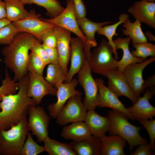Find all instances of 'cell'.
Segmentation results:
<instances>
[{
    "mask_svg": "<svg viewBox=\"0 0 155 155\" xmlns=\"http://www.w3.org/2000/svg\"><path fill=\"white\" fill-rule=\"evenodd\" d=\"M135 50L131 52L134 56L145 60L148 56L155 57V45L148 42L133 45Z\"/></svg>",
    "mask_w": 155,
    "mask_h": 155,
    "instance_id": "cell-33",
    "label": "cell"
},
{
    "mask_svg": "<svg viewBox=\"0 0 155 155\" xmlns=\"http://www.w3.org/2000/svg\"><path fill=\"white\" fill-rule=\"evenodd\" d=\"M92 134L84 121L72 122L63 127L61 135L63 138L71 139L74 142L81 141L90 137Z\"/></svg>",
    "mask_w": 155,
    "mask_h": 155,
    "instance_id": "cell-24",
    "label": "cell"
},
{
    "mask_svg": "<svg viewBox=\"0 0 155 155\" xmlns=\"http://www.w3.org/2000/svg\"><path fill=\"white\" fill-rule=\"evenodd\" d=\"M69 144L78 155H100V139L93 135L81 141L71 142Z\"/></svg>",
    "mask_w": 155,
    "mask_h": 155,
    "instance_id": "cell-23",
    "label": "cell"
},
{
    "mask_svg": "<svg viewBox=\"0 0 155 155\" xmlns=\"http://www.w3.org/2000/svg\"><path fill=\"white\" fill-rule=\"evenodd\" d=\"M71 65L65 81L67 82L73 79L75 74L83 67L86 59L84 44L78 37L72 38L70 42Z\"/></svg>",
    "mask_w": 155,
    "mask_h": 155,
    "instance_id": "cell-18",
    "label": "cell"
},
{
    "mask_svg": "<svg viewBox=\"0 0 155 155\" xmlns=\"http://www.w3.org/2000/svg\"><path fill=\"white\" fill-rule=\"evenodd\" d=\"M139 121L147 131L150 139L149 144L154 151L155 148V120L152 119H142Z\"/></svg>",
    "mask_w": 155,
    "mask_h": 155,
    "instance_id": "cell-37",
    "label": "cell"
},
{
    "mask_svg": "<svg viewBox=\"0 0 155 155\" xmlns=\"http://www.w3.org/2000/svg\"><path fill=\"white\" fill-rule=\"evenodd\" d=\"M145 1H150V2H154L155 0H143Z\"/></svg>",
    "mask_w": 155,
    "mask_h": 155,
    "instance_id": "cell-46",
    "label": "cell"
},
{
    "mask_svg": "<svg viewBox=\"0 0 155 155\" xmlns=\"http://www.w3.org/2000/svg\"><path fill=\"white\" fill-rule=\"evenodd\" d=\"M131 40V38L128 36L125 38L119 37L113 40L116 50L120 49L123 51V57L119 61L117 69L118 71L121 73L127 65L133 63H140L145 60L143 58L134 56L132 54L129 47Z\"/></svg>",
    "mask_w": 155,
    "mask_h": 155,
    "instance_id": "cell-22",
    "label": "cell"
},
{
    "mask_svg": "<svg viewBox=\"0 0 155 155\" xmlns=\"http://www.w3.org/2000/svg\"><path fill=\"white\" fill-rule=\"evenodd\" d=\"M29 131L25 118L9 130H0V155H21Z\"/></svg>",
    "mask_w": 155,
    "mask_h": 155,
    "instance_id": "cell-4",
    "label": "cell"
},
{
    "mask_svg": "<svg viewBox=\"0 0 155 155\" xmlns=\"http://www.w3.org/2000/svg\"><path fill=\"white\" fill-rule=\"evenodd\" d=\"M42 41L43 44L50 48H56L57 40L53 28L46 31L42 35Z\"/></svg>",
    "mask_w": 155,
    "mask_h": 155,
    "instance_id": "cell-38",
    "label": "cell"
},
{
    "mask_svg": "<svg viewBox=\"0 0 155 155\" xmlns=\"http://www.w3.org/2000/svg\"><path fill=\"white\" fill-rule=\"evenodd\" d=\"M145 35L146 36H148L150 40L155 41V36L150 31H147L145 33Z\"/></svg>",
    "mask_w": 155,
    "mask_h": 155,
    "instance_id": "cell-45",
    "label": "cell"
},
{
    "mask_svg": "<svg viewBox=\"0 0 155 155\" xmlns=\"http://www.w3.org/2000/svg\"><path fill=\"white\" fill-rule=\"evenodd\" d=\"M113 54L112 46L102 38L100 45L91 52L89 62L92 71L106 76L109 71L117 70L119 61L113 57Z\"/></svg>",
    "mask_w": 155,
    "mask_h": 155,
    "instance_id": "cell-5",
    "label": "cell"
},
{
    "mask_svg": "<svg viewBox=\"0 0 155 155\" xmlns=\"http://www.w3.org/2000/svg\"><path fill=\"white\" fill-rule=\"evenodd\" d=\"M30 50L40 57L46 65L50 63L48 56L42 44H41L36 39L34 42Z\"/></svg>",
    "mask_w": 155,
    "mask_h": 155,
    "instance_id": "cell-39",
    "label": "cell"
},
{
    "mask_svg": "<svg viewBox=\"0 0 155 155\" xmlns=\"http://www.w3.org/2000/svg\"><path fill=\"white\" fill-rule=\"evenodd\" d=\"M141 23L137 20L132 22L129 18L122 23V26L125 28L122 29L123 34L130 37L133 45L148 42V38L142 29Z\"/></svg>",
    "mask_w": 155,
    "mask_h": 155,
    "instance_id": "cell-26",
    "label": "cell"
},
{
    "mask_svg": "<svg viewBox=\"0 0 155 155\" xmlns=\"http://www.w3.org/2000/svg\"><path fill=\"white\" fill-rule=\"evenodd\" d=\"M5 73V78L2 80V84L0 86V102L4 96L16 93L19 88L18 83L11 78L7 67Z\"/></svg>",
    "mask_w": 155,
    "mask_h": 155,
    "instance_id": "cell-32",
    "label": "cell"
},
{
    "mask_svg": "<svg viewBox=\"0 0 155 155\" xmlns=\"http://www.w3.org/2000/svg\"><path fill=\"white\" fill-rule=\"evenodd\" d=\"M47 65L37 55L33 52L29 53L28 62V71L43 75L44 69Z\"/></svg>",
    "mask_w": 155,
    "mask_h": 155,
    "instance_id": "cell-35",
    "label": "cell"
},
{
    "mask_svg": "<svg viewBox=\"0 0 155 155\" xmlns=\"http://www.w3.org/2000/svg\"><path fill=\"white\" fill-rule=\"evenodd\" d=\"M11 22L6 18L0 20V29Z\"/></svg>",
    "mask_w": 155,
    "mask_h": 155,
    "instance_id": "cell-44",
    "label": "cell"
},
{
    "mask_svg": "<svg viewBox=\"0 0 155 155\" xmlns=\"http://www.w3.org/2000/svg\"><path fill=\"white\" fill-rule=\"evenodd\" d=\"M28 74L27 94L28 97L33 99L38 104L47 95H56L57 88L49 83L43 75L30 71Z\"/></svg>",
    "mask_w": 155,
    "mask_h": 155,
    "instance_id": "cell-12",
    "label": "cell"
},
{
    "mask_svg": "<svg viewBox=\"0 0 155 155\" xmlns=\"http://www.w3.org/2000/svg\"><path fill=\"white\" fill-rule=\"evenodd\" d=\"M24 4H35L46 9L48 15L54 18L61 13L65 8L57 0H21Z\"/></svg>",
    "mask_w": 155,
    "mask_h": 155,
    "instance_id": "cell-30",
    "label": "cell"
},
{
    "mask_svg": "<svg viewBox=\"0 0 155 155\" xmlns=\"http://www.w3.org/2000/svg\"><path fill=\"white\" fill-rule=\"evenodd\" d=\"M66 77L63 68L59 64H49L45 79L53 86L57 88L65 80Z\"/></svg>",
    "mask_w": 155,
    "mask_h": 155,
    "instance_id": "cell-31",
    "label": "cell"
},
{
    "mask_svg": "<svg viewBox=\"0 0 155 155\" xmlns=\"http://www.w3.org/2000/svg\"><path fill=\"white\" fill-rule=\"evenodd\" d=\"M128 12L136 20L155 28V3L141 0L129 7Z\"/></svg>",
    "mask_w": 155,
    "mask_h": 155,
    "instance_id": "cell-17",
    "label": "cell"
},
{
    "mask_svg": "<svg viewBox=\"0 0 155 155\" xmlns=\"http://www.w3.org/2000/svg\"><path fill=\"white\" fill-rule=\"evenodd\" d=\"M40 16V15L36 14L35 11L32 9L28 12L26 17L13 22L18 32L30 34L41 42L43 34L47 30L56 26L41 20L39 18Z\"/></svg>",
    "mask_w": 155,
    "mask_h": 155,
    "instance_id": "cell-10",
    "label": "cell"
},
{
    "mask_svg": "<svg viewBox=\"0 0 155 155\" xmlns=\"http://www.w3.org/2000/svg\"><path fill=\"white\" fill-rule=\"evenodd\" d=\"M91 71L89 62L86 59L78 72V81L84 90L85 97L83 102L88 110H94L99 102L98 85Z\"/></svg>",
    "mask_w": 155,
    "mask_h": 155,
    "instance_id": "cell-7",
    "label": "cell"
},
{
    "mask_svg": "<svg viewBox=\"0 0 155 155\" xmlns=\"http://www.w3.org/2000/svg\"><path fill=\"white\" fill-rule=\"evenodd\" d=\"M99 94V102L98 106L99 108L108 107L113 110L120 112L131 120L134 121V118L130 113L117 97L106 86L101 78L96 79Z\"/></svg>",
    "mask_w": 155,
    "mask_h": 155,
    "instance_id": "cell-13",
    "label": "cell"
},
{
    "mask_svg": "<svg viewBox=\"0 0 155 155\" xmlns=\"http://www.w3.org/2000/svg\"><path fill=\"white\" fill-rule=\"evenodd\" d=\"M49 59L50 63L58 64L59 63V57L57 47L50 48L42 44Z\"/></svg>",
    "mask_w": 155,
    "mask_h": 155,
    "instance_id": "cell-42",
    "label": "cell"
},
{
    "mask_svg": "<svg viewBox=\"0 0 155 155\" xmlns=\"http://www.w3.org/2000/svg\"><path fill=\"white\" fill-rule=\"evenodd\" d=\"M43 142L46 152L49 155H77L69 144L58 142L48 136Z\"/></svg>",
    "mask_w": 155,
    "mask_h": 155,
    "instance_id": "cell-28",
    "label": "cell"
},
{
    "mask_svg": "<svg viewBox=\"0 0 155 155\" xmlns=\"http://www.w3.org/2000/svg\"><path fill=\"white\" fill-rule=\"evenodd\" d=\"M76 20L81 30L85 34L88 44L91 48L96 47L97 46L95 34L98 29L104 26L115 23L108 21L95 22L85 17L76 19Z\"/></svg>",
    "mask_w": 155,
    "mask_h": 155,
    "instance_id": "cell-25",
    "label": "cell"
},
{
    "mask_svg": "<svg viewBox=\"0 0 155 155\" xmlns=\"http://www.w3.org/2000/svg\"><path fill=\"white\" fill-rule=\"evenodd\" d=\"M18 81L17 93L4 96L0 102V130L10 128L26 118L30 106L38 105L27 94L28 74Z\"/></svg>",
    "mask_w": 155,
    "mask_h": 155,
    "instance_id": "cell-1",
    "label": "cell"
},
{
    "mask_svg": "<svg viewBox=\"0 0 155 155\" xmlns=\"http://www.w3.org/2000/svg\"><path fill=\"white\" fill-rule=\"evenodd\" d=\"M18 32L13 22L0 29V44L8 45L14 39Z\"/></svg>",
    "mask_w": 155,
    "mask_h": 155,
    "instance_id": "cell-36",
    "label": "cell"
},
{
    "mask_svg": "<svg viewBox=\"0 0 155 155\" xmlns=\"http://www.w3.org/2000/svg\"><path fill=\"white\" fill-rule=\"evenodd\" d=\"M66 3V8L59 15L53 18L42 20L61 27L76 35L84 43L86 58L89 61L91 54V47L88 44L85 36L78 24L73 0H67Z\"/></svg>",
    "mask_w": 155,
    "mask_h": 155,
    "instance_id": "cell-6",
    "label": "cell"
},
{
    "mask_svg": "<svg viewBox=\"0 0 155 155\" xmlns=\"http://www.w3.org/2000/svg\"><path fill=\"white\" fill-rule=\"evenodd\" d=\"M53 30L57 38V48L59 57V64L66 76L67 66L70 56L71 32L60 27L56 26Z\"/></svg>",
    "mask_w": 155,
    "mask_h": 155,
    "instance_id": "cell-19",
    "label": "cell"
},
{
    "mask_svg": "<svg viewBox=\"0 0 155 155\" xmlns=\"http://www.w3.org/2000/svg\"><path fill=\"white\" fill-rule=\"evenodd\" d=\"M81 96L75 95L67 101L56 118L59 125H64L70 122L84 121L88 110L82 101Z\"/></svg>",
    "mask_w": 155,
    "mask_h": 155,
    "instance_id": "cell-8",
    "label": "cell"
},
{
    "mask_svg": "<svg viewBox=\"0 0 155 155\" xmlns=\"http://www.w3.org/2000/svg\"><path fill=\"white\" fill-rule=\"evenodd\" d=\"M146 89L142 97H140L133 105L127 109L135 119H152L155 115V108L150 103V100L155 93L154 87Z\"/></svg>",
    "mask_w": 155,
    "mask_h": 155,
    "instance_id": "cell-15",
    "label": "cell"
},
{
    "mask_svg": "<svg viewBox=\"0 0 155 155\" xmlns=\"http://www.w3.org/2000/svg\"><path fill=\"white\" fill-rule=\"evenodd\" d=\"M133 152L129 154L130 155H152L154 154L153 150L150 144L147 143L141 144Z\"/></svg>",
    "mask_w": 155,
    "mask_h": 155,
    "instance_id": "cell-41",
    "label": "cell"
},
{
    "mask_svg": "<svg viewBox=\"0 0 155 155\" xmlns=\"http://www.w3.org/2000/svg\"><path fill=\"white\" fill-rule=\"evenodd\" d=\"M129 18V16L127 14L125 13L121 14L119 16V21L117 22L101 27L97 31L98 34L104 35L107 38L108 42L113 49L115 58L116 59H118L119 57L113 41V38L114 36L118 35L116 30L118 26Z\"/></svg>",
    "mask_w": 155,
    "mask_h": 155,
    "instance_id": "cell-29",
    "label": "cell"
},
{
    "mask_svg": "<svg viewBox=\"0 0 155 155\" xmlns=\"http://www.w3.org/2000/svg\"><path fill=\"white\" fill-rule=\"evenodd\" d=\"M27 124L29 131L35 135L38 142H41L48 136V129L50 117L43 108L38 105H32L29 107Z\"/></svg>",
    "mask_w": 155,
    "mask_h": 155,
    "instance_id": "cell-9",
    "label": "cell"
},
{
    "mask_svg": "<svg viewBox=\"0 0 155 155\" xmlns=\"http://www.w3.org/2000/svg\"><path fill=\"white\" fill-rule=\"evenodd\" d=\"M92 135L100 138L105 135L110 127V121L107 117L100 115L94 110H88L84 121Z\"/></svg>",
    "mask_w": 155,
    "mask_h": 155,
    "instance_id": "cell-20",
    "label": "cell"
},
{
    "mask_svg": "<svg viewBox=\"0 0 155 155\" xmlns=\"http://www.w3.org/2000/svg\"><path fill=\"white\" fill-rule=\"evenodd\" d=\"M101 142L100 155H125L124 149L126 141L118 135H106L100 138Z\"/></svg>",
    "mask_w": 155,
    "mask_h": 155,
    "instance_id": "cell-21",
    "label": "cell"
},
{
    "mask_svg": "<svg viewBox=\"0 0 155 155\" xmlns=\"http://www.w3.org/2000/svg\"><path fill=\"white\" fill-rule=\"evenodd\" d=\"M106 76L108 80V88L117 97H126L133 104L136 102L137 98L122 73L114 70L108 72Z\"/></svg>",
    "mask_w": 155,
    "mask_h": 155,
    "instance_id": "cell-16",
    "label": "cell"
},
{
    "mask_svg": "<svg viewBox=\"0 0 155 155\" xmlns=\"http://www.w3.org/2000/svg\"><path fill=\"white\" fill-rule=\"evenodd\" d=\"M78 82V80L74 78L65 83H61L57 87V100L55 102L49 104L47 108L51 117L56 119L61 110L70 98L75 95H82V93L75 89Z\"/></svg>",
    "mask_w": 155,
    "mask_h": 155,
    "instance_id": "cell-14",
    "label": "cell"
},
{
    "mask_svg": "<svg viewBox=\"0 0 155 155\" xmlns=\"http://www.w3.org/2000/svg\"><path fill=\"white\" fill-rule=\"evenodd\" d=\"M36 39L30 34L18 32L12 41L2 50L6 67L13 72L16 81L28 73L29 52Z\"/></svg>",
    "mask_w": 155,
    "mask_h": 155,
    "instance_id": "cell-2",
    "label": "cell"
},
{
    "mask_svg": "<svg viewBox=\"0 0 155 155\" xmlns=\"http://www.w3.org/2000/svg\"><path fill=\"white\" fill-rule=\"evenodd\" d=\"M75 13L76 19L85 17L86 7L82 0H73Z\"/></svg>",
    "mask_w": 155,
    "mask_h": 155,
    "instance_id": "cell-40",
    "label": "cell"
},
{
    "mask_svg": "<svg viewBox=\"0 0 155 155\" xmlns=\"http://www.w3.org/2000/svg\"><path fill=\"white\" fill-rule=\"evenodd\" d=\"M155 60V57L152 56L141 62L130 64L122 72L137 99L146 89L143 78V71L146 67Z\"/></svg>",
    "mask_w": 155,
    "mask_h": 155,
    "instance_id": "cell-11",
    "label": "cell"
},
{
    "mask_svg": "<svg viewBox=\"0 0 155 155\" xmlns=\"http://www.w3.org/2000/svg\"><path fill=\"white\" fill-rule=\"evenodd\" d=\"M5 5L6 18L11 22L18 21L26 17L28 12L24 7L21 0H4Z\"/></svg>",
    "mask_w": 155,
    "mask_h": 155,
    "instance_id": "cell-27",
    "label": "cell"
},
{
    "mask_svg": "<svg viewBox=\"0 0 155 155\" xmlns=\"http://www.w3.org/2000/svg\"><path fill=\"white\" fill-rule=\"evenodd\" d=\"M6 11L5 2L0 0V20L6 18Z\"/></svg>",
    "mask_w": 155,
    "mask_h": 155,
    "instance_id": "cell-43",
    "label": "cell"
},
{
    "mask_svg": "<svg viewBox=\"0 0 155 155\" xmlns=\"http://www.w3.org/2000/svg\"><path fill=\"white\" fill-rule=\"evenodd\" d=\"M23 146L21 155H37L46 151L44 146H40L35 142L29 132Z\"/></svg>",
    "mask_w": 155,
    "mask_h": 155,
    "instance_id": "cell-34",
    "label": "cell"
},
{
    "mask_svg": "<svg viewBox=\"0 0 155 155\" xmlns=\"http://www.w3.org/2000/svg\"><path fill=\"white\" fill-rule=\"evenodd\" d=\"M107 117L110 121L109 134L118 135L124 139L128 143L130 151L134 146L147 143L146 139L139 133L142 127L130 123L128 118L122 113L113 110L108 112Z\"/></svg>",
    "mask_w": 155,
    "mask_h": 155,
    "instance_id": "cell-3",
    "label": "cell"
}]
</instances>
